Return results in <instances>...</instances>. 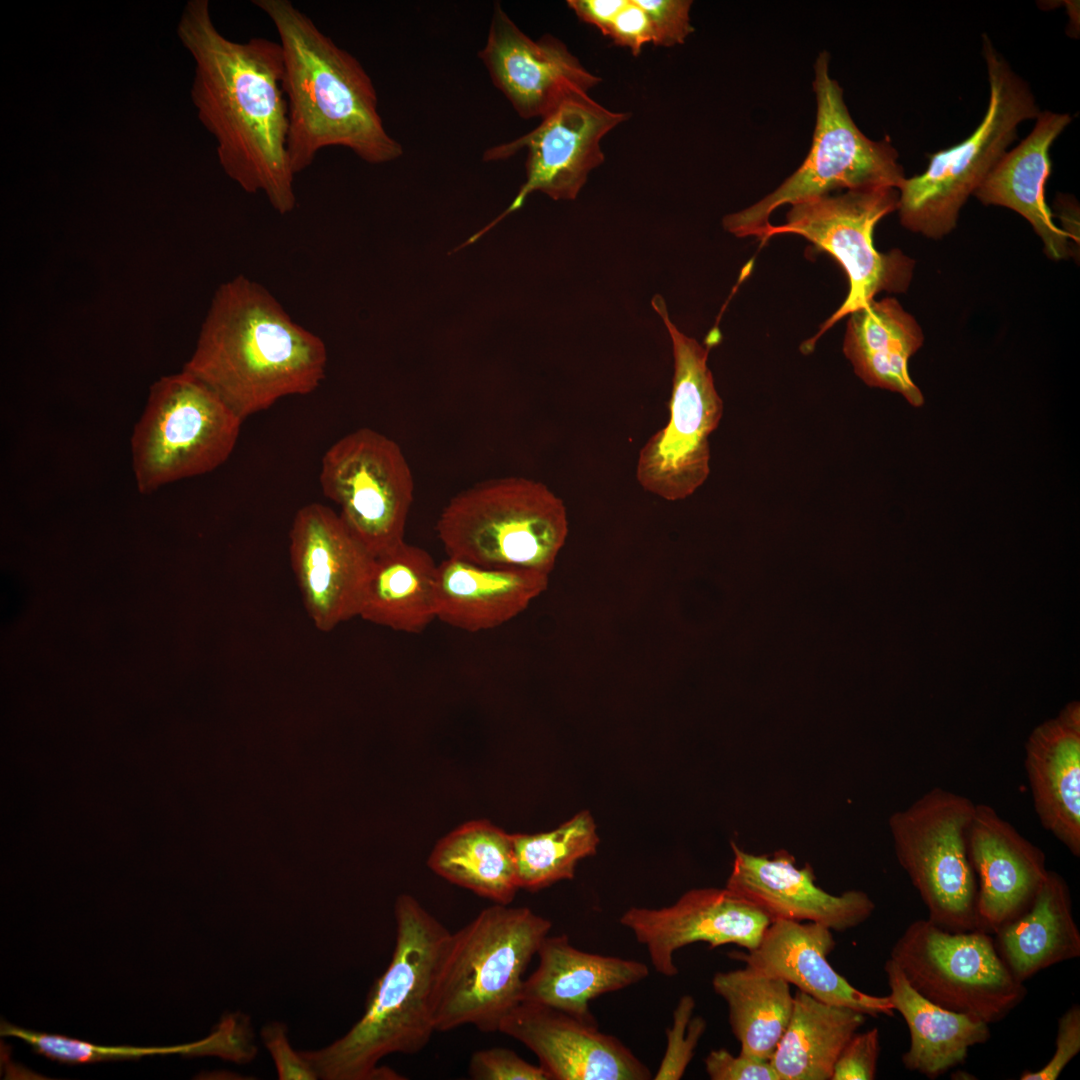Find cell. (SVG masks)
Wrapping results in <instances>:
<instances>
[{"mask_svg":"<svg viewBox=\"0 0 1080 1080\" xmlns=\"http://www.w3.org/2000/svg\"><path fill=\"white\" fill-rule=\"evenodd\" d=\"M643 9L652 31V43L672 47L683 44L694 32L690 0H635Z\"/></svg>","mask_w":1080,"mask_h":1080,"instance_id":"d590c367","label":"cell"},{"mask_svg":"<svg viewBox=\"0 0 1080 1080\" xmlns=\"http://www.w3.org/2000/svg\"><path fill=\"white\" fill-rule=\"evenodd\" d=\"M1025 771L1042 827L1080 856V704L1038 725L1025 744Z\"/></svg>","mask_w":1080,"mask_h":1080,"instance_id":"603a6c76","label":"cell"},{"mask_svg":"<svg viewBox=\"0 0 1080 1080\" xmlns=\"http://www.w3.org/2000/svg\"><path fill=\"white\" fill-rule=\"evenodd\" d=\"M261 1035L275 1063L280 1080L318 1079L316 1071L300 1051H295L291 1047L284 1023L278 1021L268 1023L262 1028Z\"/></svg>","mask_w":1080,"mask_h":1080,"instance_id":"ab89813d","label":"cell"},{"mask_svg":"<svg viewBox=\"0 0 1080 1080\" xmlns=\"http://www.w3.org/2000/svg\"><path fill=\"white\" fill-rule=\"evenodd\" d=\"M537 956V968L524 980L521 1002L553 1008L591 1023H597L590 1010L592 1000L649 975L643 962L579 950L564 934H548Z\"/></svg>","mask_w":1080,"mask_h":1080,"instance_id":"d4e9b609","label":"cell"},{"mask_svg":"<svg viewBox=\"0 0 1080 1080\" xmlns=\"http://www.w3.org/2000/svg\"><path fill=\"white\" fill-rule=\"evenodd\" d=\"M994 934L1001 959L1023 983L1043 969L1078 958L1080 931L1065 879L1049 870L1031 905Z\"/></svg>","mask_w":1080,"mask_h":1080,"instance_id":"f1b7e54d","label":"cell"},{"mask_svg":"<svg viewBox=\"0 0 1080 1080\" xmlns=\"http://www.w3.org/2000/svg\"><path fill=\"white\" fill-rule=\"evenodd\" d=\"M292 570L316 628L329 632L358 616L374 558L339 514L320 503L300 508L289 532Z\"/></svg>","mask_w":1080,"mask_h":1080,"instance_id":"2e32d148","label":"cell"},{"mask_svg":"<svg viewBox=\"0 0 1080 1080\" xmlns=\"http://www.w3.org/2000/svg\"><path fill=\"white\" fill-rule=\"evenodd\" d=\"M734 861L726 888L762 911L770 920L807 921L844 932L864 923L875 904L867 893L849 890L833 895L815 883L810 865L799 868L786 851L754 855L732 843Z\"/></svg>","mask_w":1080,"mask_h":1080,"instance_id":"ffe728a7","label":"cell"},{"mask_svg":"<svg viewBox=\"0 0 1080 1080\" xmlns=\"http://www.w3.org/2000/svg\"><path fill=\"white\" fill-rule=\"evenodd\" d=\"M880 1054L879 1030L856 1032L846 1043L834 1065L831 1080H872L876 1078Z\"/></svg>","mask_w":1080,"mask_h":1080,"instance_id":"74e56055","label":"cell"},{"mask_svg":"<svg viewBox=\"0 0 1080 1080\" xmlns=\"http://www.w3.org/2000/svg\"><path fill=\"white\" fill-rule=\"evenodd\" d=\"M606 37L614 44L628 48L634 56L640 55L643 47L652 43L649 20L635 0H627L613 19Z\"/></svg>","mask_w":1080,"mask_h":1080,"instance_id":"b9f144b4","label":"cell"},{"mask_svg":"<svg viewBox=\"0 0 1080 1080\" xmlns=\"http://www.w3.org/2000/svg\"><path fill=\"white\" fill-rule=\"evenodd\" d=\"M549 575L447 558L437 567L436 619L468 632L496 628L523 612L548 586Z\"/></svg>","mask_w":1080,"mask_h":1080,"instance_id":"484cf974","label":"cell"},{"mask_svg":"<svg viewBox=\"0 0 1080 1080\" xmlns=\"http://www.w3.org/2000/svg\"><path fill=\"white\" fill-rule=\"evenodd\" d=\"M884 971L888 997L910 1034L909 1048L901 1058L907 1070L935 1079L964 1063L971 1047L989 1040V1024L929 1001L912 988L891 959Z\"/></svg>","mask_w":1080,"mask_h":1080,"instance_id":"83f0119b","label":"cell"},{"mask_svg":"<svg viewBox=\"0 0 1080 1080\" xmlns=\"http://www.w3.org/2000/svg\"><path fill=\"white\" fill-rule=\"evenodd\" d=\"M499 1032L531 1050L550 1080H648V1067L618 1038L546 1006L521 1002Z\"/></svg>","mask_w":1080,"mask_h":1080,"instance_id":"d6986e66","label":"cell"},{"mask_svg":"<svg viewBox=\"0 0 1080 1080\" xmlns=\"http://www.w3.org/2000/svg\"><path fill=\"white\" fill-rule=\"evenodd\" d=\"M428 866L495 904L509 905L519 889L512 834L488 820L468 821L440 839Z\"/></svg>","mask_w":1080,"mask_h":1080,"instance_id":"4dcf8cb0","label":"cell"},{"mask_svg":"<svg viewBox=\"0 0 1080 1080\" xmlns=\"http://www.w3.org/2000/svg\"><path fill=\"white\" fill-rule=\"evenodd\" d=\"M177 35L195 63L191 99L216 140L223 171L245 192H262L277 213H290L296 206L295 174L287 151L280 43L225 37L212 20L208 0L186 3Z\"/></svg>","mask_w":1080,"mask_h":1080,"instance_id":"6da1fadb","label":"cell"},{"mask_svg":"<svg viewBox=\"0 0 1080 1080\" xmlns=\"http://www.w3.org/2000/svg\"><path fill=\"white\" fill-rule=\"evenodd\" d=\"M478 56L493 85L524 119L540 120L567 99L588 93L601 78L587 70L557 37L526 35L499 2Z\"/></svg>","mask_w":1080,"mask_h":1080,"instance_id":"e0dca14e","label":"cell"},{"mask_svg":"<svg viewBox=\"0 0 1080 1080\" xmlns=\"http://www.w3.org/2000/svg\"><path fill=\"white\" fill-rule=\"evenodd\" d=\"M627 0H568L567 6L579 20L593 25L604 36Z\"/></svg>","mask_w":1080,"mask_h":1080,"instance_id":"7bdbcfd3","label":"cell"},{"mask_svg":"<svg viewBox=\"0 0 1080 1080\" xmlns=\"http://www.w3.org/2000/svg\"><path fill=\"white\" fill-rule=\"evenodd\" d=\"M251 2L271 20L282 48L293 173L307 169L331 146L349 149L369 164L400 158L403 147L386 130L374 83L358 59L291 1Z\"/></svg>","mask_w":1080,"mask_h":1080,"instance_id":"3957f363","label":"cell"},{"mask_svg":"<svg viewBox=\"0 0 1080 1080\" xmlns=\"http://www.w3.org/2000/svg\"><path fill=\"white\" fill-rule=\"evenodd\" d=\"M519 888L538 891L572 879L577 863L596 852L599 838L588 811L549 832L512 834Z\"/></svg>","mask_w":1080,"mask_h":1080,"instance_id":"836d02e7","label":"cell"},{"mask_svg":"<svg viewBox=\"0 0 1080 1080\" xmlns=\"http://www.w3.org/2000/svg\"><path fill=\"white\" fill-rule=\"evenodd\" d=\"M323 340L294 322L262 285L237 276L219 286L196 348L184 365L241 418L325 378Z\"/></svg>","mask_w":1080,"mask_h":1080,"instance_id":"7a4b0ae2","label":"cell"},{"mask_svg":"<svg viewBox=\"0 0 1080 1080\" xmlns=\"http://www.w3.org/2000/svg\"><path fill=\"white\" fill-rule=\"evenodd\" d=\"M1080 1051V1006L1072 1005L1058 1020L1055 1051L1036 1071L1021 1073V1080H1056Z\"/></svg>","mask_w":1080,"mask_h":1080,"instance_id":"f35d334b","label":"cell"},{"mask_svg":"<svg viewBox=\"0 0 1080 1080\" xmlns=\"http://www.w3.org/2000/svg\"><path fill=\"white\" fill-rule=\"evenodd\" d=\"M898 200V190L891 187L812 197L791 205L785 223L767 228L762 244L779 234L800 235L817 250L830 254L848 277L849 291L843 304L814 337L801 345V352H812L817 339L828 328L874 300L878 293L907 291L915 261L898 249L879 252L873 243L875 226L897 210Z\"/></svg>","mask_w":1080,"mask_h":1080,"instance_id":"30bf717a","label":"cell"},{"mask_svg":"<svg viewBox=\"0 0 1080 1080\" xmlns=\"http://www.w3.org/2000/svg\"><path fill=\"white\" fill-rule=\"evenodd\" d=\"M564 502L523 477L480 482L444 507L436 531L448 558L550 574L568 536Z\"/></svg>","mask_w":1080,"mask_h":1080,"instance_id":"8992f818","label":"cell"},{"mask_svg":"<svg viewBox=\"0 0 1080 1080\" xmlns=\"http://www.w3.org/2000/svg\"><path fill=\"white\" fill-rule=\"evenodd\" d=\"M864 1014L797 990L789 1023L770 1062L780 1080H831L842 1049Z\"/></svg>","mask_w":1080,"mask_h":1080,"instance_id":"1f68e13d","label":"cell"},{"mask_svg":"<svg viewBox=\"0 0 1080 1080\" xmlns=\"http://www.w3.org/2000/svg\"><path fill=\"white\" fill-rule=\"evenodd\" d=\"M551 927L527 907L494 904L450 933L433 993L436 1032L498 1031L521 1003L524 973Z\"/></svg>","mask_w":1080,"mask_h":1080,"instance_id":"5b68a950","label":"cell"},{"mask_svg":"<svg viewBox=\"0 0 1080 1080\" xmlns=\"http://www.w3.org/2000/svg\"><path fill=\"white\" fill-rule=\"evenodd\" d=\"M982 46L990 86L983 120L965 140L931 155L927 169L898 189L901 224L927 238L941 239L956 227L962 206L1016 139L1018 125L1041 112L1028 84L986 35Z\"/></svg>","mask_w":1080,"mask_h":1080,"instance_id":"52a82bcc","label":"cell"},{"mask_svg":"<svg viewBox=\"0 0 1080 1080\" xmlns=\"http://www.w3.org/2000/svg\"><path fill=\"white\" fill-rule=\"evenodd\" d=\"M324 495L340 507V518L373 556L404 542L414 481L400 446L371 428L337 440L322 458Z\"/></svg>","mask_w":1080,"mask_h":1080,"instance_id":"5bb4252c","label":"cell"},{"mask_svg":"<svg viewBox=\"0 0 1080 1080\" xmlns=\"http://www.w3.org/2000/svg\"><path fill=\"white\" fill-rule=\"evenodd\" d=\"M629 114L610 110L588 93L577 94L541 119L528 133L486 149L484 161H500L527 151L526 181L508 208L455 251L475 242L508 214L520 209L534 191L554 200H573L589 173L604 161L601 141Z\"/></svg>","mask_w":1080,"mask_h":1080,"instance_id":"9a60e30c","label":"cell"},{"mask_svg":"<svg viewBox=\"0 0 1080 1080\" xmlns=\"http://www.w3.org/2000/svg\"><path fill=\"white\" fill-rule=\"evenodd\" d=\"M816 125L812 145L801 166L757 203L726 215L722 224L736 237L763 239L772 212L785 204L828 195L838 189L891 187L905 180L898 152L890 140L873 141L853 121L838 82L829 75V54L821 52L814 66Z\"/></svg>","mask_w":1080,"mask_h":1080,"instance_id":"ba28073f","label":"cell"},{"mask_svg":"<svg viewBox=\"0 0 1080 1080\" xmlns=\"http://www.w3.org/2000/svg\"><path fill=\"white\" fill-rule=\"evenodd\" d=\"M395 920L391 961L372 986L362 1017L328 1046L300 1051L318 1078L392 1079L394 1071L378 1062L420 1052L436 1032L433 993L451 932L408 894L397 898Z\"/></svg>","mask_w":1080,"mask_h":1080,"instance_id":"277c9868","label":"cell"},{"mask_svg":"<svg viewBox=\"0 0 1080 1080\" xmlns=\"http://www.w3.org/2000/svg\"><path fill=\"white\" fill-rule=\"evenodd\" d=\"M975 805L934 787L889 818L897 860L925 904L927 919L950 932L981 930L968 852Z\"/></svg>","mask_w":1080,"mask_h":1080,"instance_id":"7c38bea8","label":"cell"},{"mask_svg":"<svg viewBox=\"0 0 1080 1080\" xmlns=\"http://www.w3.org/2000/svg\"><path fill=\"white\" fill-rule=\"evenodd\" d=\"M437 567L406 541L374 558L358 616L404 633H421L436 619Z\"/></svg>","mask_w":1080,"mask_h":1080,"instance_id":"f546056e","label":"cell"},{"mask_svg":"<svg viewBox=\"0 0 1080 1080\" xmlns=\"http://www.w3.org/2000/svg\"><path fill=\"white\" fill-rule=\"evenodd\" d=\"M923 342L916 319L895 298L887 297L849 314L843 352L866 385L899 393L919 408L924 396L910 377L908 361Z\"/></svg>","mask_w":1080,"mask_h":1080,"instance_id":"4316f807","label":"cell"},{"mask_svg":"<svg viewBox=\"0 0 1080 1080\" xmlns=\"http://www.w3.org/2000/svg\"><path fill=\"white\" fill-rule=\"evenodd\" d=\"M695 1001L691 995L680 998L672 1024L666 1030L667 1047L654 1079L679 1080L691 1062L698 1042L706 1030L704 1018L693 1017Z\"/></svg>","mask_w":1080,"mask_h":1080,"instance_id":"e575fe53","label":"cell"},{"mask_svg":"<svg viewBox=\"0 0 1080 1080\" xmlns=\"http://www.w3.org/2000/svg\"><path fill=\"white\" fill-rule=\"evenodd\" d=\"M833 931L814 922L776 920L758 946L729 957L761 973L778 977L821 1002L848 1007L864 1015L893 1016L887 996L864 993L851 985L828 961L835 948Z\"/></svg>","mask_w":1080,"mask_h":1080,"instance_id":"7402d4cb","label":"cell"},{"mask_svg":"<svg viewBox=\"0 0 1080 1080\" xmlns=\"http://www.w3.org/2000/svg\"><path fill=\"white\" fill-rule=\"evenodd\" d=\"M468 1071L475 1080H550L540 1065H533L514 1051L499 1047L473 1053Z\"/></svg>","mask_w":1080,"mask_h":1080,"instance_id":"8d00e7d4","label":"cell"},{"mask_svg":"<svg viewBox=\"0 0 1080 1080\" xmlns=\"http://www.w3.org/2000/svg\"><path fill=\"white\" fill-rule=\"evenodd\" d=\"M243 421L190 373L161 377L150 387L131 437L139 492L214 471L233 452Z\"/></svg>","mask_w":1080,"mask_h":1080,"instance_id":"9c48e42d","label":"cell"},{"mask_svg":"<svg viewBox=\"0 0 1080 1080\" xmlns=\"http://www.w3.org/2000/svg\"><path fill=\"white\" fill-rule=\"evenodd\" d=\"M704 1066L712 1080H780L770 1061L741 1053L734 1056L724 1048L711 1050Z\"/></svg>","mask_w":1080,"mask_h":1080,"instance_id":"60d3db41","label":"cell"},{"mask_svg":"<svg viewBox=\"0 0 1080 1080\" xmlns=\"http://www.w3.org/2000/svg\"><path fill=\"white\" fill-rule=\"evenodd\" d=\"M620 923L645 946L653 968L673 977L678 974L677 950L705 942L712 949L734 944L750 951L758 946L771 920L725 887L692 889L662 908L631 907Z\"/></svg>","mask_w":1080,"mask_h":1080,"instance_id":"ac0fdd59","label":"cell"},{"mask_svg":"<svg viewBox=\"0 0 1080 1080\" xmlns=\"http://www.w3.org/2000/svg\"><path fill=\"white\" fill-rule=\"evenodd\" d=\"M712 987L726 1002L740 1053L770 1061L792 1014L790 984L746 966L717 972Z\"/></svg>","mask_w":1080,"mask_h":1080,"instance_id":"d6a6232c","label":"cell"},{"mask_svg":"<svg viewBox=\"0 0 1080 1080\" xmlns=\"http://www.w3.org/2000/svg\"><path fill=\"white\" fill-rule=\"evenodd\" d=\"M968 852L977 879L980 929L995 933L1021 915L1047 878L1046 856L988 804H976Z\"/></svg>","mask_w":1080,"mask_h":1080,"instance_id":"44dd1931","label":"cell"},{"mask_svg":"<svg viewBox=\"0 0 1080 1080\" xmlns=\"http://www.w3.org/2000/svg\"><path fill=\"white\" fill-rule=\"evenodd\" d=\"M889 959L929 1001L987 1024L1004 1019L1027 994L985 931L950 932L918 919L896 940Z\"/></svg>","mask_w":1080,"mask_h":1080,"instance_id":"4fadbf2b","label":"cell"},{"mask_svg":"<svg viewBox=\"0 0 1080 1080\" xmlns=\"http://www.w3.org/2000/svg\"><path fill=\"white\" fill-rule=\"evenodd\" d=\"M1071 122L1067 113L1040 112L1030 134L994 165L974 196L984 205L1003 206L1023 216L1042 240L1045 254L1060 261L1070 254L1071 235L1059 228L1045 201L1052 164L1049 149Z\"/></svg>","mask_w":1080,"mask_h":1080,"instance_id":"cb8c5ba5","label":"cell"},{"mask_svg":"<svg viewBox=\"0 0 1080 1080\" xmlns=\"http://www.w3.org/2000/svg\"><path fill=\"white\" fill-rule=\"evenodd\" d=\"M671 337L674 375L667 424L643 445L636 478L647 492L667 501L692 495L710 473L709 437L723 415V401L707 365L720 331L709 332L705 346L678 330L659 294L651 300Z\"/></svg>","mask_w":1080,"mask_h":1080,"instance_id":"8fae6325","label":"cell"}]
</instances>
